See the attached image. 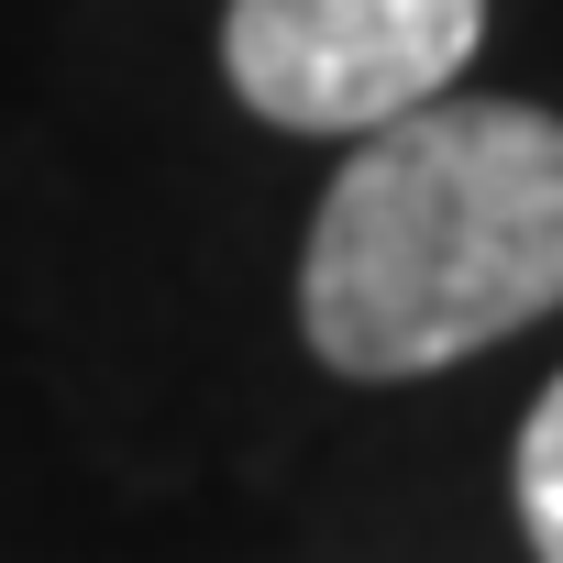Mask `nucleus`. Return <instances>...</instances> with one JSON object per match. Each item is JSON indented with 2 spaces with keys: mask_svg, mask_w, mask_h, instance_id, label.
<instances>
[{
  "mask_svg": "<svg viewBox=\"0 0 563 563\" xmlns=\"http://www.w3.org/2000/svg\"><path fill=\"white\" fill-rule=\"evenodd\" d=\"M563 310V122L431 100L365 133L310 221L299 321L332 376H442Z\"/></svg>",
  "mask_w": 563,
  "mask_h": 563,
  "instance_id": "nucleus-1",
  "label": "nucleus"
},
{
  "mask_svg": "<svg viewBox=\"0 0 563 563\" xmlns=\"http://www.w3.org/2000/svg\"><path fill=\"white\" fill-rule=\"evenodd\" d=\"M475 45L486 0H232L221 12V67L254 122L354 144L453 100Z\"/></svg>",
  "mask_w": 563,
  "mask_h": 563,
  "instance_id": "nucleus-2",
  "label": "nucleus"
},
{
  "mask_svg": "<svg viewBox=\"0 0 563 563\" xmlns=\"http://www.w3.org/2000/svg\"><path fill=\"white\" fill-rule=\"evenodd\" d=\"M519 530H530L541 563H563V376L519 420Z\"/></svg>",
  "mask_w": 563,
  "mask_h": 563,
  "instance_id": "nucleus-3",
  "label": "nucleus"
}]
</instances>
